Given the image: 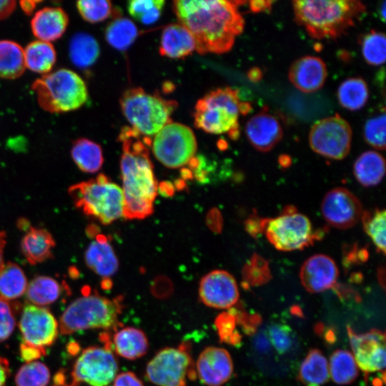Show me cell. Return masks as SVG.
Masks as SVG:
<instances>
[{"label": "cell", "instance_id": "1", "mask_svg": "<svg viewBox=\"0 0 386 386\" xmlns=\"http://www.w3.org/2000/svg\"><path fill=\"white\" fill-rule=\"evenodd\" d=\"M237 4L227 0H177L173 9L179 24L192 35L197 52L219 54L230 51L244 30Z\"/></svg>", "mask_w": 386, "mask_h": 386}, {"label": "cell", "instance_id": "2", "mask_svg": "<svg viewBox=\"0 0 386 386\" xmlns=\"http://www.w3.org/2000/svg\"><path fill=\"white\" fill-rule=\"evenodd\" d=\"M142 137L131 127L122 128L119 141L122 144L120 168L123 182L124 217L143 219L153 212L157 182L149 158L152 140Z\"/></svg>", "mask_w": 386, "mask_h": 386}, {"label": "cell", "instance_id": "3", "mask_svg": "<svg viewBox=\"0 0 386 386\" xmlns=\"http://www.w3.org/2000/svg\"><path fill=\"white\" fill-rule=\"evenodd\" d=\"M292 6L297 23L317 39L345 34L365 11V6L356 0H296Z\"/></svg>", "mask_w": 386, "mask_h": 386}, {"label": "cell", "instance_id": "4", "mask_svg": "<svg viewBox=\"0 0 386 386\" xmlns=\"http://www.w3.org/2000/svg\"><path fill=\"white\" fill-rule=\"evenodd\" d=\"M68 193L76 208L104 224L124 217L122 190L103 174L70 186Z\"/></svg>", "mask_w": 386, "mask_h": 386}, {"label": "cell", "instance_id": "5", "mask_svg": "<svg viewBox=\"0 0 386 386\" xmlns=\"http://www.w3.org/2000/svg\"><path fill=\"white\" fill-rule=\"evenodd\" d=\"M119 298L110 300L98 294L83 295L73 301L62 313L59 323L62 335L89 330L116 329L122 305Z\"/></svg>", "mask_w": 386, "mask_h": 386}, {"label": "cell", "instance_id": "6", "mask_svg": "<svg viewBox=\"0 0 386 386\" xmlns=\"http://www.w3.org/2000/svg\"><path fill=\"white\" fill-rule=\"evenodd\" d=\"M39 106L51 113L80 108L88 99L86 85L76 72L60 69L42 75L31 86Z\"/></svg>", "mask_w": 386, "mask_h": 386}, {"label": "cell", "instance_id": "7", "mask_svg": "<svg viewBox=\"0 0 386 386\" xmlns=\"http://www.w3.org/2000/svg\"><path fill=\"white\" fill-rule=\"evenodd\" d=\"M120 106L131 127L142 136L149 137L172 122L170 117L177 103L162 98L159 93L151 94L141 87H135L124 91Z\"/></svg>", "mask_w": 386, "mask_h": 386}, {"label": "cell", "instance_id": "8", "mask_svg": "<svg viewBox=\"0 0 386 386\" xmlns=\"http://www.w3.org/2000/svg\"><path fill=\"white\" fill-rule=\"evenodd\" d=\"M240 104L237 90L230 87L213 90L197 101L194 112V125L209 134L228 132L231 138H237Z\"/></svg>", "mask_w": 386, "mask_h": 386}, {"label": "cell", "instance_id": "9", "mask_svg": "<svg viewBox=\"0 0 386 386\" xmlns=\"http://www.w3.org/2000/svg\"><path fill=\"white\" fill-rule=\"evenodd\" d=\"M103 346L84 349L76 360L71 372L72 386H109L118 372V362L111 347L109 335H101Z\"/></svg>", "mask_w": 386, "mask_h": 386}, {"label": "cell", "instance_id": "10", "mask_svg": "<svg viewBox=\"0 0 386 386\" xmlns=\"http://www.w3.org/2000/svg\"><path fill=\"white\" fill-rule=\"evenodd\" d=\"M147 379L157 386H187L197 377L189 342L159 350L148 362Z\"/></svg>", "mask_w": 386, "mask_h": 386}, {"label": "cell", "instance_id": "11", "mask_svg": "<svg viewBox=\"0 0 386 386\" xmlns=\"http://www.w3.org/2000/svg\"><path fill=\"white\" fill-rule=\"evenodd\" d=\"M263 233L278 250L302 249L318 239L310 219L292 206L286 207L282 214L274 219H264Z\"/></svg>", "mask_w": 386, "mask_h": 386}, {"label": "cell", "instance_id": "12", "mask_svg": "<svg viewBox=\"0 0 386 386\" xmlns=\"http://www.w3.org/2000/svg\"><path fill=\"white\" fill-rule=\"evenodd\" d=\"M151 146L157 160L169 168H179L189 164L197 149L193 131L172 121L154 135Z\"/></svg>", "mask_w": 386, "mask_h": 386}, {"label": "cell", "instance_id": "13", "mask_svg": "<svg viewBox=\"0 0 386 386\" xmlns=\"http://www.w3.org/2000/svg\"><path fill=\"white\" fill-rule=\"evenodd\" d=\"M351 141V127L338 114L315 122L309 134V143L312 149L332 159L345 158L350 152Z\"/></svg>", "mask_w": 386, "mask_h": 386}, {"label": "cell", "instance_id": "14", "mask_svg": "<svg viewBox=\"0 0 386 386\" xmlns=\"http://www.w3.org/2000/svg\"><path fill=\"white\" fill-rule=\"evenodd\" d=\"M23 342L45 349L57 338L59 322L44 307L31 304L24 307L19 323Z\"/></svg>", "mask_w": 386, "mask_h": 386}, {"label": "cell", "instance_id": "15", "mask_svg": "<svg viewBox=\"0 0 386 386\" xmlns=\"http://www.w3.org/2000/svg\"><path fill=\"white\" fill-rule=\"evenodd\" d=\"M347 333L352 355L362 372L366 374L382 372L385 368V335L372 329L364 334H356L347 327Z\"/></svg>", "mask_w": 386, "mask_h": 386}, {"label": "cell", "instance_id": "16", "mask_svg": "<svg viewBox=\"0 0 386 386\" xmlns=\"http://www.w3.org/2000/svg\"><path fill=\"white\" fill-rule=\"evenodd\" d=\"M321 211L327 223L340 229L355 226L360 220L363 212L357 197L342 187L332 189L325 194Z\"/></svg>", "mask_w": 386, "mask_h": 386}, {"label": "cell", "instance_id": "17", "mask_svg": "<svg viewBox=\"0 0 386 386\" xmlns=\"http://www.w3.org/2000/svg\"><path fill=\"white\" fill-rule=\"evenodd\" d=\"M199 295L207 306L216 309H229L239 300V290L235 279L224 270H213L203 277Z\"/></svg>", "mask_w": 386, "mask_h": 386}, {"label": "cell", "instance_id": "18", "mask_svg": "<svg viewBox=\"0 0 386 386\" xmlns=\"http://www.w3.org/2000/svg\"><path fill=\"white\" fill-rule=\"evenodd\" d=\"M195 370L202 383L221 386L230 379L233 362L229 353L224 348L207 347L199 354Z\"/></svg>", "mask_w": 386, "mask_h": 386}, {"label": "cell", "instance_id": "19", "mask_svg": "<svg viewBox=\"0 0 386 386\" xmlns=\"http://www.w3.org/2000/svg\"><path fill=\"white\" fill-rule=\"evenodd\" d=\"M338 274L335 261L327 255L318 254L309 257L303 263L300 277L307 292L319 293L334 287Z\"/></svg>", "mask_w": 386, "mask_h": 386}, {"label": "cell", "instance_id": "20", "mask_svg": "<svg viewBox=\"0 0 386 386\" xmlns=\"http://www.w3.org/2000/svg\"><path fill=\"white\" fill-rule=\"evenodd\" d=\"M327 66L319 57L305 56L293 62L289 70V79L300 91L312 93L325 84Z\"/></svg>", "mask_w": 386, "mask_h": 386}, {"label": "cell", "instance_id": "21", "mask_svg": "<svg viewBox=\"0 0 386 386\" xmlns=\"http://www.w3.org/2000/svg\"><path fill=\"white\" fill-rule=\"evenodd\" d=\"M245 132L250 144L260 152L271 150L282 138L279 121L265 109L249 119Z\"/></svg>", "mask_w": 386, "mask_h": 386}, {"label": "cell", "instance_id": "22", "mask_svg": "<svg viewBox=\"0 0 386 386\" xmlns=\"http://www.w3.org/2000/svg\"><path fill=\"white\" fill-rule=\"evenodd\" d=\"M68 23V16L61 8L45 7L34 14L31 27L37 40L51 43L61 37Z\"/></svg>", "mask_w": 386, "mask_h": 386}, {"label": "cell", "instance_id": "23", "mask_svg": "<svg viewBox=\"0 0 386 386\" xmlns=\"http://www.w3.org/2000/svg\"><path fill=\"white\" fill-rule=\"evenodd\" d=\"M84 259L89 269L96 274L108 279L118 269V260L114 251L103 234H97L96 239L88 246Z\"/></svg>", "mask_w": 386, "mask_h": 386}, {"label": "cell", "instance_id": "24", "mask_svg": "<svg viewBox=\"0 0 386 386\" xmlns=\"http://www.w3.org/2000/svg\"><path fill=\"white\" fill-rule=\"evenodd\" d=\"M195 50V41L191 33L180 24L164 27L160 41L159 53L172 59H182Z\"/></svg>", "mask_w": 386, "mask_h": 386}, {"label": "cell", "instance_id": "25", "mask_svg": "<svg viewBox=\"0 0 386 386\" xmlns=\"http://www.w3.org/2000/svg\"><path fill=\"white\" fill-rule=\"evenodd\" d=\"M111 347L122 357L134 360L147 353L149 342L142 330L133 327H125L114 334Z\"/></svg>", "mask_w": 386, "mask_h": 386}, {"label": "cell", "instance_id": "26", "mask_svg": "<svg viewBox=\"0 0 386 386\" xmlns=\"http://www.w3.org/2000/svg\"><path fill=\"white\" fill-rule=\"evenodd\" d=\"M55 241L45 229L31 227L21 241V250L31 264L43 262L53 257Z\"/></svg>", "mask_w": 386, "mask_h": 386}, {"label": "cell", "instance_id": "27", "mask_svg": "<svg viewBox=\"0 0 386 386\" xmlns=\"http://www.w3.org/2000/svg\"><path fill=\"white\" fill-rule=\"evenodd\" d=\"M385 172V159L380 154L375 151H367L361 154L353 166L356 179L365 187L378 184L382 181Z\"/></svg>", "mask_w": 386, "mask_h": 386}, {"label": "cell", "instance_id": "28", "mask_svg": "<svg viewBox=\"0 0 386 386\" xmlns=\"http://www.w3.org/2000/svg\"><path fill=\"white\" fill-rule=\"evenodd\" d=\"M298 380L305 386H322L330 379L329 365L322 352L310 350L301 363Z\"/></svg>", "mask_w": 386, "mask_h": 386}, {"label": "cell", "instance_id": "29", "mask_svg": "<svg viewBox=\"0 0 386 386\" xmlns=\"http://www.w3.org/2000/svg\"><path fill=\"white\" fill-rule=\"evenodd\" d=\"M100 54L99 45L89 34L79 32L71 39L69 54L72 64L78 68L86 69L94 64Z\"/></svg>", "mask_w": 386, "mask_h": 386}, {"label": "cell", "instance_id": "30", "mask_svg": "<svg viewBox=\"0 0 386 386\" xmlns=\"http://www.w3.org/2000/svg\"><path fill=\"white\" fill-rule=\"evenodd\" d=\"M24 57L26 68L44 75L51 72L56 54L51 43L36 40L24 49Z\"/></svg>", "mask_w": 386, "mask_h": 386}, {"label": "cell", "instance_id": "31", "mask_svg": "<svg viewBox=\"0 0 386 386\" xmlns=\"http://www.w3.org/2000/svg\"><path fill=\"white\" fill-rule=\"evenodd\" d=\"M71 155L79 169L86 173L98 172L104 162L100 145L86 138L78 139L73 143Z\"/></svg>", "mask_w": 386, "mask_h": 386}, {"label": "cell", "instance_id": "32", "mask_svg": "<svg viewBox=\"0 0 386 386\" xmlns=\"http://www.w3.org/2000/svg\"><path fill=\"white\" fill-rule=\"evenodd\" d=\"M25 69L24 49L15 41L0 40V78H18Z\"/></svg>", "mask_w": 386, "mask_h": 386}, {"label": "cell", "instance_id": "33", "mask_svg": "<svg viewBox=\"0 0 386 386\" xmlns=\"http://www.w3.org/2000/svg\"><path fill=\"white\" fill-rule=\"evenodd\" d=\"M27 279L22 269L8 262L0 269V297L11 301L21 297L27 288Z\"/></svg>", "mask_w": 386, "mask_h": 386}, {"label": "cell", "instance_id": "34", "mask_svg": "<svg viewBox=\"0 0 386 386\" xmlns=\"http://www.w3.org/2000/svg\"><path fill=\"white\" fill-rule=\"evenodd\" d=\"M61 285L52 277L36 276L27 285L26 297L31 305L43 307L54 302L59 297Z\"/></svg>", "mask_w": 386, "mask_h": 386}, {"label": "cell", "instance_id": "35", "mask_svg": "<svg viewBox=\"0 0 386 386\" xmlns=\"http://www.w3.org/2000/svg\"><path fill=\"white\" fill-rule=\"evenodd\" d=\"M330 377L338 385L353 382L359 374V368L353 355L345 350H335L330 358Z\"/></svg>", "mask_w": 386, "mask_h": 386}, {"label": "cell", "instance_id": "36", "mask_svg": "<svg viewBox=\"0 0 386 386\" xmlns=\"http://www.w3.org/2000/svg\"><path fill=\"white\" fill-rule=\"evenodd\" d=\"M138 35L136 25L129 19L117 16L107 26L105 38L110 46L119 51L128 49Z\"/></svg>", "mask_w": 386, "mask_h": 386}, {"label": "cell", "instance_id": "37", "mask_svg": "<svg viewBox=\"0 0 386 386\" xmlns=\"http://www.w3.org/2000/svg\"><path fill=\"white\" fill-rule=\"evenodd\" d=\"M369 96L367 85L364 79L358 77L350 78L340 85L337 99L345 109L355 111L363 107Z\"/></svg>", "mask_w": 386, "mask_h": 386}, {"label": "cell", "instance_id": "38", "mask_svg": "<svg viewBox=\"0 0 386 386\" xmlns=\"http://www.w3.org/2000/svg\"><path fill=\"white\" fill-rule=\"evenodd\" d=\"M385 209H379L363 211L360 219L365 232L382 254L385 253Z\"/></svg>", "mask_w": 386, "mask_h": 386}, {"label": "cell", "instance_id": "39", "mask_svg": "<svg viewBox=\"0 0 386 386\" xmlns=\"http://www.w3.org/2000/svg\"><path fill=\"white\" fill-rule=\"evenodd\" d=\"M48 367L39 361L24 364L15 376L16 386H47L50 380Z\"/></svg>", "mask_w": 386, "mask_h": 386}, {"label": "cell", "instance_id": "40", "mask_svg": "<svg viewBox=\"0 0 386 386\" xmlns=\"http://www.w3.org/2000/svg\"><path fill=\"white\" fill-rule=\"evenodd\" d=\"M362 52L365 60L374 66L385 61L386 39L383 33L370 31L361 39Z\"/></svg>", "mask_w": 386, "mask_h": 386}, {"label": "cell", "instance_id": "41", "mask_svg": "<svg viewBox=\"0 0 386 386\" xmlns=\"http://www.w3.org/2000/svg\"><path fill=\"white\" fill-rule=\"evenodd\" d=\"M272 277L268 262L254 253L242 269L244 283L248 287L260 286L268 282Z\"/></svg>", "mask_w": 386, "mask_h": 386}, {"label": "cell", "instance_id": "42", "mask_svg": "<svg viewBox=\"0 0 386 386\" xmlns=\"http://www.w3.org/2000/svg\"><path fill=\"white\" fill-rule=\"evenodd\" d=\"M164 0H132L127 4L129 14L144 24L154 23L160 16Z\"/></svg>", "mask_w": 386, "mask_h": 386}, {"label": "cell", "instance_id": "43", "mask_svg": "<svg viewBox=\"0 0 386 386\" xmlns=\"http://www.w3.org/2000/svg\"><path fill=\"white\" fill-rule=\"evenodd\" d=\"M81 17L89 23H98L112 14V4L107 0H82L76 2Z\"/></svg>", "mask_w": 386, "mask_h": 386}, {"label": "cell", "instance_id": "44", "mask_svg": "<svg viewBox=\"0 0 386 386\" xmlns=\"http://www.w3.org/2000/svg\"><path fill=\"white\" fill-rule=\"evenodd\" d=\"M385 114L369 119L365 124L363 135L365 140L372 147L385 149Z\"/></svg>", "mask_w": 386, "mask_h": 386}, {"label": "cell", "instance_id": "45", "mask_svg": "<svg viewBox=\"0 0 386 386\" xmlns=\"http://www.w3.org/2000/svg\"><path fill=\"white\" fill-rule=\"evenodd\" d=\"M267 333L272 345L279 354H284L291 349L293 338L289 326L280 323L273 324L269 327Z\"/></svg>", "mask_w": 386, "mask_h": 386}, {"label": "cell", "instance_id": "46", "mask_svg": "<svg viewBox=\"0 0 386 386\" xmlns=\"http://www.w3.org/2000/svg\"><path fill=\"white\" fill-rule=\"evenodd\" d=\"M215 325L222 341L237 344L240 341V335L235 330L236 318L232 312L221 314L215 320Z\"/></svg>", "mask_w": 386, "mask_h": 386}, {"label": "cell", "instance_id": "47", "mask_svg": "<svg viewBox=\"0 0 386 386\" xmlns=\"http://www.w3.org/2000/svg\"><path fill=\"white\" fill-rule=\"evenodd\" d=\"M16 318L9 301L0 297V342L6 340L14 332Z\"/></svg>", "mask_w": 386, "mask_h": 386}, {"label": "cell", "instance_id": "48", "mask_svg": "<svg viewBox=\"0 0 386 386\" xmlns=\"http://www.w3.org/2000/svg\"><path fill=\"white\" fill-rule=\"evenodd\" d=\"M19 352L21 358L26 363L39 359L46 354V350L22 342L20 345Z\"/></svg>", "mask_w": 386, "mask_h": 386}, {"label": "cell", "instance_id": "49", "mask_svg": "<svg viewBox=\"0 0 386 386\" xmlns=\"http://www.w3.org/2000/svg\"><path fill=\"white\" fill-rule=\"evenodd\" d=\"M113 386H144L143 382L132 372H121L115 377Z\"/></svg>", "mask_w": 386, "mask_h": 386}, {"label": "cell", "instance_id": "50", "mask_svg": "<svg viewBox=\"0 0 386 386\" xmlns=\"http://www.w3.org/2000/svg\"><path fill=\"white\" fill-rule=\"evenodd\" d=\"M367 257L368 252L367 249H359L357 246H354L345 254V264L363 262L367 259Z\"/></svg>", "mask_w": 386, "mask_h": 386}, {"label": "cell", "instance_id": "51", "mask_svg": "<svg viewBox=\"0 0 386 386\" xmlns=\"http://www.w3.org/2000/svg\"><path fill=\"white\" fill-rule=\"evenodd\" d=\"M264 219L254 215L249 217L245 222V228L247 232L253 237L263 233Z\"/></svg>", "mask_w": 386, "mask_h": 386}, {"label": "cell", "instance_id": "52", "mask_svg": "<svg viewBox=\"0 0 386 386\" xmlns=\"http://www.w3.org/2000/svg\"><path fill=\"white\" fill-rule=\"evenodd\" d=\"M16 8V1L13 0H0V20L8 17Z\"/></svg>", "mask_w": 386, "mask_h": 386}, {"label": "cell", "instance_id": "53", "mask_svg": "<svg viewBox=\"0 0 386 386\" xmlns=\"http://www.w3.org/2000/svg\"><path fill=\"white\" fill-rule=\"evenodd\" d=\"M272 1H250L249 8L252 12L270 11Z\"/></svg>", "mask_w": 386, "mask_h": 386}, {"label": "cell", "instance_id": "54", "mask_svg": "<svg viewBox=\"0 0 386 386\" xmlns=\"http://www.w3.org/2000/svg\"><path fill=\"white\" fill-rule=\"evenodd\" d=\"M10 375L9 362L7 359L0 357V386H4Z\"/></svg>", "mask_w": 386, "mask_h": 386}, {"label": "cell", "instance_id": "55", "mask_svg": "<svg viewBox=\"0 0 386 386\" xmlns=\"http://www.w3.org/2000/svg\"><path fill=\"white\" fill-rule=\"evenodd\" d=\"M214 213V217L212 216V212H210L208 216V224L210 227L211 229L216 230H219L221 229L222 222H221V216L218 211H216L215 209L213 210Z\"/></svg>", "mask_w": 386, "mask_h": 386}, {"label": "cell", "instance_id": "56", "mask_svg": "<svg viewBox=\"0 0 386 386\" xmlns=\"http://www.w3.org/2000/svg\"><path fill=\"white\" fill-rule=\"evenodd\" d=\"M52 386H72V385L71 382H67L65 372L63 371H59L54 377Z\"/></svg>", "mask_w": 386, "mask_h": 386}, {"label": "cell", "instance_id": "57", "mask_svg": "<svg viewBox=\"0 0 386 386\" xmlns=\"http://www.w3.org/2000/svg\"><path fill=\"white\" fill-rule=\"evenodd\" d=\"M38 3L36 1H21L20 5L26 14H31Z\"/></svg>", "mask_w": 386, "mask_h": 386}, {"label": "cell", "instance_id": "58", "mask_svg": "<svg viewBox=\"0 0 386 386\" xmlns=\"http://www.w3.org/2000/svg\"><path fill=\"white\" fill-rule=\"evenodd\" d=\"M6 243V234L4 231H0V269L4 265V249Z\"/></svg>", "mask_w": 386, "mask_h": 386}, {"label": "cell", "instance_id": "59", "mask_svg": "<svg viewBox=\"0 0 386 386\" xmlns=\"http://www.w3.org/2000/svg\"><path fill=\"white\" fill-rule=\"evenodd\" d=\"M261 71L258 68H253L248 73L249 78L253 81L259 80L261 79Z\"/></svg>", "mask_w": 386, "mask_h": 386}, {"label": "cell", "instance_id": "60", "mask_svg": "<svg viewBox=\"0 0 386 386\" xmlns=\"http://www.w3.org/2000/svg\"><path fill=\"white\" fill-rule=\"evenodd\" d=\"M385 267H381L380 268L378 269L377 276H378V279L380 282V284H382V287L385 286Z\"/></svg>", "mask_w": 386, "mask_h": 386}, {"label": "cell", "instance_id": "61", "mask_svg": "<svg viewBox=\"0 0 386 386\" xmlns=\"http://www.w3.org/2000/svg\"><path fill=\"white\" fill-rule=\"evenodd\" d=\"M18 225L20 229H24L26 231L31 227L29 222H28L25 219H19Z\"/></svg>", "mask_w": 386, "mask_h": 386}, {"label": "cell", "instance_id": "62", "mask_svg": "<svg viewBox=\"0 0 386 386\" xmlns=\"http://www.w3.org/2000/svg\"><path fill=\"white\" fill-rule=\"evenodd\" d=\"M385 7H386L385 1H384L382 4L380 5V10H379L380 18L383 22L385 21V18H386L385 17V11H386Z\"/></svg>", "mask_w": 386, "mask_h": 386}, {"label": "cell", "instance_id": "63", "mask_svg": "<svg viewBox=\"0 0 386 386\" xmlns=\"http://www.w3.org/2000/svg\"><path fill=\"white\" fill-rule=\"evenodd\" d=\"M289 157H286V159L284 158L283 157V159L282 160H279V162H281V164L283 165L284 167L287 165H289Z\"/></svg>", "mask_w": 386, "mask_h": 386}]
</instances>
